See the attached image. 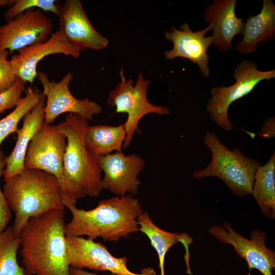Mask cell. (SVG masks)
I'll list each match as a JSON object with an SVG mask.
<instances>
[{
	"label": "cell",
	"instance_id": "6da1fadb",
	"mask_svg": "<svg viewBox=\"0 0 275 275\" xmlns=\"http://www.w3.org/2000/svg\"><path fill=\"white\" fill-rule=\"evenodd\" d=\"M65 210L31 217L20 234L23 267L31 275H73L66 258Z\"/></svg>",
	"mask_w": 275,
	"mask_h": 275
},
{
	"label": "cell",
	"instance_id": "7a4b0ae2",
	"mask_svg": "<svg viewBox=\"0 0 275 275\" xmlns=\"http://www.w3.org/2000/svg\"><path fill=\"white\" fill-rule=\"evenodd\" d=\"M64 205L72 214L66 224V235L117 242L140 231L138 219L143 211L139 200L131 195L100 200L96 207L88 210L69 202Z\"/></svg>",
	"mask_w": 275,
	"mask_h": 275
},
{
	"label": "cell",
	"instance_id": "3957f363",
	"mask_svg": "<svg viewBox=\"0 0 275 275\" xmlns=\"http://www.w3.org/2000/svg\"><path fill=\"white\" fill-rule=\"evenodd\" d=\"M58 125L66 138L62 167L63 204H75L86 196H98L103 189L101 170L98 160L87 150L85 135L88 121L77 114H68Z\"/></svg>",
	"mask_w": 275,
	"mask_h": 275
},
{
	"label": "cell",
	"instance_id": "277c9868",
	"mask_svg": "<svg viewBox=\"0 0 275 275\" xmlns=\"http://www.w3.org/2000/svg\"><path fill=\"white\" fill-rule=\"evenodd\" d=\"M3 191L9 208L15 214L11 227L17 236H20L31 217L65 208L59 180L40 170L25 168L5 181Z\"/></svg>",
	"mask_w": 275,
	"mask_h": 275
},
{
	"label": "cell",
	"instance_id": "5b68a950",
	"mask_svg": "<svg viewBox=\"0 0 275 275\" xmlns=\"http://www.w3.org/2000/svg\"><path fill=\"white\" fill-rule=\"evenodd\" d=\"M203 141L211 151V160L205 169L195 170L194 177H217L235 195L243 197L252 194L255 174L260 162L245 156L238 148L230 150L213 132H208Z\"/></svg>",
	"mask_w": 275,
	"mask_h": 275
},
{
	"label": "cell",
	"instance_id": "8992f818",
	"mask_svg": "<svg viewBox=\"0 0 275 275\" xmlns=\"http://www.w3.org/2000/svg\"><path fill=\"white\" fill-rule=\"evenodd\" d=\"M119 75L120 81L109 93L107 103L115 107V113L127 114L124 124L126 135L123 146L125 148L129 146L135 132L139 131V122L145 116L149 114L168 115L170 110L167 107L154 105L148 101L147 91L150 80L145 79L142 71L139 72L134 85L132 78L127 80L125 77L123 67Z\"/></svg>",
	"mask_w": 275,
	"mask_h": 275
},
{
	"label": "cell",
	"instance_id": "52a82bcc",
	"mask_svg": "<svg viewBox=\"0 0 275 275\" xmlns=\"http://www.w3.org/2000/svg\"><path fill=\"white\" fill-rule=\"evenodd\" d=\"M233 77L235 82L231 86L222 85L211 89V98L207 105L212 120L227 131L233 128L228 114L230 105L250 94L261 81L274 78L275 70L261 71L255 63L244 60L236 66Z\"/></svg>",
	"mask_w": 275,
	"mask_h": 275
},
{
	"label": "cell",
	"instance_id": "ba28073f",
	"mask_svg": "<svg viewBox=\"0 0 275 275\" xmlns=\"http://www.w3.org/2000/svg\"><path fill=\"white\" fill-rule=\"evenodd\" d=\"M65 247L70 267L109 271L117 275H156L151 267L144 268L139 273L131 271L127 266V257H116L102 243L88 238L66 235Z\"/></svg>",
	"mask_w": 275,
	"mask_h": 275
},
{
	"label": "cell",
	"instance_id": "9c48e42d",
	"mask_svg": "<svg viewBox=\"0 0 275 275\" xmlns=\"http://www.w3.org/2000/svg\"><path fill=\"white\" fill-rule=\"evenodd\" d=\"M37 77L43 88L42 95L45 97L44 121L52 124L60 115L66 113L77 114L88 121L102 112L101 106L87 98L79 99L69 89L73 75L68 72L59 82L50 81L46 74L38 72Z\"/></svg>",
	"mask_w": 275,
	"mask_h": 275
},
{
	"label": "cell",
	"instance_id": "30bf717a",
	"mask_svg": "<svg viewBox=\"0 0 275 275\" xmlns=\"http://www.w3.org/2000/svg\"><path fill=\"white\" fill-rule=\"evenodd\" d=\"M66 146V138L59 131L58 125L44 121L29 145L24 162L25 168L49 173L57 178L61 185Z\"/></svg>",
	"mask_w": 275,
	"mask_h": 275
},
{
	"label": "cell",
	"instance_id": "8fae6325",
	"mask_svg": "<svg viewBox=\"0 0 275 275\" xmlns=\"http://www.w3.org/2000/svg\"><path fill=\"white\" fill-rule=\"evenodd\" d=\"M51 19L38 9H30L0 26V53L13 52L44 42L51 34Z\"/></svg>",
	"mask_w": 275,
	"mask_h": 275
},
{
	"label": "cell",
	"instance_id": "7c38bea8",
	"mask_svg": "<svg viewBox=\"0 0 275 275\" xmlns=\"http://www.w3.org/2000/svg\"><path fill=\"white\" fill-rule=\"evenodd\" d=\"M209 233L219 241L232 245L236 253L246 262L249 268L258 270L262 275H272L275 267V253L265 245L266 234L264 232L253 230L248 239L235 231L228 223L214 225Z\"/></svg>",
	"mask_w": 275,
	"mask_h": 275
},
{
	"label": "cell",
	"instance_id": "4fadbf2b",
	"mask_svg": "<svg viewBox=\"0 0 275 275\" xmlns=\"http://www.w3.org/2000/svg\"><path fill=\"white\" fill-rule=\"evenodd\" d=\"M98 163L104 175L103 189L120 197L127 193L136 194L141 184L138 176L145 165L143 158L133 154L125 155L120 151L99 158Z\"/></svg>",
	"mask_w": 275,
	"mask_h": 275
},
{
	"label": "cell",
	"instance_id": "5bb4252c",
	"mask_svg": "<svg viewBox=\"0 0 275 275\" xmlns=\"http://www.w3.org/2000/svg\"><path fill=\"white\" fill-rule=\"evenodd\" d=\"M81 51L70 43L59 29L46 41L18 50L10 60L12 69L17 78L25 84H32L37 76L38 63L47 56L63 54L77 58Z\"/></svg>",
	"mask_w": 275,
	"mask_h": 275
},
{
	"label": "cell",
	"instance_id": "9a60e30c",
	"mask_svg": "<svg viewBox=\"0 0 275 275\" xmlns=\"http://www.w3.org/2000/svg\"><path fill=\"white\" fill-rule=\"evenodd\" d=\"M59 29L72 45L81 51L107 47V38L101 35L87 17L79 0H66L61 6Z\"/></svg>",
	"mask_w": 275,
	"mask_h": 275
},
{
	"label": "cell",
	"instance_id": "2e32d148",
	"mask_svg": "<svg viewBox=\"0 0 275 275\" xmlns=\"http://www.w3.org/2000/svg\"><path fill=\"white\" fill-rule=\"evenodd\" d=\"M180 29L173 27L170 31H166L164 36L167 40L173 42L172 49L166 50L163 54L167 60L177 58L187 59L197 65L204 77L210 75L208 67L209 55L208 49L211 44V36L205 35L212 27L208 25L204 29L193 32L189 25L184 23L180 26Z\"/></svg>",
	"mask_w": 275,
	"mask_h": 275
},
{
	"label": "cell",
	"instance_id": "e0dca14e",
	"mask_svg": "<svg viewBox=\"0 0 275 275\" xmlns=\"http://www.w3.org/2000/svg\"><path fill=\"white\" fill-rule=\"evenodd\" d=\"M236 0H214L204 13V20L212 27V44L220 51L232 48V40L242 34L244 22L235 14Z\"/></svg>",
	"mask_w": 275,
	"mask_h": 275
},
{
	"label": "cell",
	"instance_id": "ac0fdd59",
	"mask_svg": "<svg viewBox=\"0 0 275 275\" xmlns=\"http://www.w3.org/2000/svg\"><path fill=\"white\" fill-rule=\"evenodd\" d=\"M45 97L23 118L22 127L17 131V141L11 153L6 157V164L4 171L5 181L21 173L25 168V156L29 145L37 130L44 121Z\"/></svg>",
	"mask_w": 275,
	"mask_h": 275
},
{
	"label": "cell",
	"instance_id": "d6986e66",
	"mask_svg": "<svg viewBox=\"0 0 275 275\" xmlns=\"http://www.w3.org/2000/svg\"><path fill=\"white\" fill-rule=\"evenodd\" d=\"M241 40L236 50L241 54L254 52L262 42L271 40L275 36V6L271 0H264L261 11L251 15L244 22Z\"/></svg>",
	"mask_w": 275,
	"mask_h": 275
},
{
	"label": "cell",
	"instance_id": "ffe728a7",
	"mask_svg": "<svg viewBox=\"0 0 275 275\" xmlns=\"http://www.w3.org/2000/svg\"><path fill=\"white\" fill-rule=\"evenodd\" d=\"M139 230L149 238L151 244L157 253L159 259L160 275H164V262L166 254L169 249L178 242L185 248L184 259L187 267V273L191 274L189 266V245L193 239L185 233L169 232L157 227L151 220L148 213L143 212L139 216Z\"/></svg>",
	"mask_w": 275,
	"mask_h": 275
},
{
	"label": "cell",
	"instance_id": "44dd1931",
	"mask_svg": "<svg viewBox=\"0 0 275 275\" xmlns=\"http://www.w3.org/2000/svg\"><path fill=\"white\" fill-rule=\"evenodd\" d=\"M126 135L124 124L115 126L89 125L85 135V144L90 153L98 160L114 151H122Z\"/></svg>",
	"mask_w": 275,
	"mask_h": 275
},
{
	"label": "cell",
	"instance_id": "7402d4cb",
	"mask_svg": "<svg viewBox=\"0 0 275 275\" xmlns=\"http://www.w3.org/2000/svg\"><path fill=\"white\" fill-rule=\"evenodd\" d=\"M252 194L263 213L272 219L275 216V154L255 174Z\"/></svg>",
	"mask_w": 275,
	"mask_h": 275
},
{
	"label": "cell",
	"instance_id": "603a6c76",
	"mask_svg": "<svg viewBox=\"0 0 275 275\" xmlns=\"http://www.w3.org/2000/svg\"><path fill=\"white\" fill-rule=\"evenodd\" d=\"M20 247V236L14 234L12 227L0 233V275H31L18 263Z\"/></svg>",
	"mask_w": 275,
	"mask_h": 275
},
{
	"label": "cell",
	"instance_id": "cb8c5ba5",
	"mask_svg": "<svg viewBox=\"0 0 275 275\" xmlns=\"http://www.w3.org/2000/svg\"><path fill=\"white\" fill-rule=\"evenodd\" d=\"M42 97V94L31 87L26 89L24 96L21 98L14 109L0 120V146L10 134L17 132L20 120L38 103Z\"/></svg>",
	"mask_w": 275,
	"mask_h": 275
},
{
	"label": "cell",
	"instance_id": "d4e9b609",
	"mask_svg": "<svg viewBox=\"0 0 275 275\" xmlns=\"http://www.w3.org/2000/svg\"><path fill=\"white\" fill-rule=\"evenodd\" d=\"M35 8L58 16L61 6L54 0H15V3L5 13L4 16L6 19L9 21Z\"/></svg>",
	"mask_w": 275,
	"mask_h": 275
},
{
	"label": "cell",
	"instance_id": "484cf974",
	"mask_svg": "<svg viewBox=\"0 0 275 275\" xmlns=\"http://www.w3.org/2000/svg\"><path fill=\"white\" fill-rule=\"evenodd\" d=\"M25 85V84L18 78L8 90L0 93V114L16 106L22 98Z\"/></svg>",
	"mask_w": 275,
	"mask_h": 275
},
{
	"label": "cell",
	"instance_id": "4316f807",
	"mask_svg": "<svg viewBox=\"0 0 275 275\" xmlns=\"http://www.w3.org/2000/svg\"><path fill=\"white\" fill-rule=\"evenodd\" d=\"M9 52L0 53V93L8 90L17 79L13 72L10 60H8Z\"/></svg>",
	"mask_w": 275,
	"mask_h": 275
},
{
	"label": "cell",
	"instance_id": "83f0119b",
	"mask_svg": "<svg viewBox=\"0 0 275 275\" xmlns=\"http://www.w3.org/2000/svg\"><path fill=\"white\" fill-rule=\"evenodd\" d=\"M6 164V156L0 150V177L3 176ZM0 187V233L6 229L11 217L12 213Z\"/></svg>",
	"mask_w": 275,
	"mask_h": 275
},
{
	"label": "cell",
	"instance_id": "f1b7e54d",
	"mask_svg": "<svg viewBox=\"0 0 275 275\" xmlns=\"http://www.w3.org/2000/svg\"><path fill=\"white\" fill-rule=\"evenodd\" d=\"M258 134L264 138L274 136V117L270 118L266 121Z\"/></svg>",
	"mask_w": 275,
	"mask_h": 275
},
{
	"label": "cell",
	"instance_id": "f546056e",
	"mask_svg": "<svg viewBox=\"0 0 275 275\" xmlns=\"http://www.w3.org/2000/svg\"><path fill=\"white\" fill-rule=\"evenodd\" d=\"M71 272L73 275H98L95 273L90 272L82 269L70 267ZM109 275H117L115 274H111Z\"/></svg>",
	"mask_w": 275,
	"mask_h": 275
},
{
	"label": "cell",
	"instance_id": "4dcf8cb0",
	"mask_svg": "<svg viewBox=\"0 0 275 275\" xmlns=\"http://www.w3.org/2000/svg\"><path fill=\"white\" fill-rule=\"evenodd\" d=\"M15 0H0V7L12 6Z\"/></svg>",
	"mask_w": 275,
	"mask_h": 275
}]
</instances>
